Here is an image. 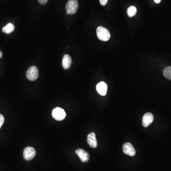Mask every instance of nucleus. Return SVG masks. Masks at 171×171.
<instances>
[{"label": "nucleus", "mask_w": 171, "mask_h": 171, "mask_svg": "<svg viewBox=\"0 0 171 171\" xmlns=\"http://www.w3.org/2000/svg\"><path fill=\"white\" fill-rule=\"evenodd\" d=\"M97 34L98 38L102 41H108L110 38V32L103 27L99 26L97 28Z\"/></svg>", "instance_id": "obj_1"}, {"label": "nucleus", "mask_w": 171, "mask_h": 171, "mask_svg": "<svg viewBox=\"0 0 171 171\" xmlns=\"http://www.w3.org/2000/svg\"><path fill=\"white\" fill-rule=\"evenodd\" d=\"M79 8L77 0H68L66 5V10L68 14H73L76 13Z\"/></svg>", "instance_id": "obj_2"}, {"label": "nucleus", "mask_w": 171, "mask_h": 171, "mask_svg": "<svg viewBox=\"0 0 171 171\" xmlns=\"http://www.w3.org/2000/svg\"><path fill=\"white\" fill-rule=\"evenodd\" d=\"M27 78L31 81H35L39 76V71L36 67L32 66L26 72Z\"/></svg>", "instance_id": "obj_3"}, {"label": "nucleus", "mask_w": 171, "mask_h": 171, "mask_svg": "<svg viewBox=\"0 0 171 171\" xmlns=\"http://www.w3.org/2000/svg\"><path fill=\"white\" fill-rule=\"evenodd\" d=\"M52 115L54 118L58 121H62L64 119L66 116V114L65 113L64 110L60 107L55 108L52 111Z\"/></svg>", "instance_id": "obj_4"}, {"label": "nucleus", "mask_w": 171, "mask_h": 171, "mask_svg": "<svg viewBox=\"0 0 171 171\" xmlns=\"http://www.w3.org/2000/svg\"><path fill=\"white\" fill-rule=\"evenodd\" d=\"M36 154L35 150L33 147H26L23 151V158L27 161H30L34 158Z\"/></svg>", "instance_id": "obj_5"}, {"label": "nucleus", "mask_w": 171, "mask_h": 171, "mask_svg": "<svg viewBox=\"0 0 171 171\" xmlns=\"http://www.w3.org/2000/svg\"><path fill=\"white\" fill-rule=\"evenodd\" d=\"M123 150L124 154L130 156H135L136 154V150L129 142H126L123 145Z\"/></svg>", "instance_id": "obj_6"}, {"label": "nucleus", "mask_w": 171, "mask_h": 171, "mask_svg": "<svg viewBox=\"0 0 171 171\" xmlns=\"http://www.w3.org/2000/svg\"><path fill=\"white\" fill-rule=\"evenodd\" d=\"M154 117L153 114L151 113H147L144 115L142 117V124L143 127L147 128L154 120Z\"/></svg>", "instance_id": "obj_7"}, {"label": "nucleus", "mask_w": 171, "mask_h": 171, "mask_svg": "<svg viewBox=\"0 0 171 171\" xmlns=\"http://www.w3.org/2000/svg\"><path fill=\"white\" fill-rule=\"evenodd\" d=\"M76 153L79 156L82 162L86 163V162H88L89 160V154L84 150L82 149H78L76 151Z\"/></svg>", "instance_id": "obj_8"}, {"label": "nucleus", "mask_w": 171, "mask_h": 171, "mask_svg": "<svg viewBox=\"0 0 171 171\" xmlns=\"http://www.w3.org/2000/svg\"><path fill=\"white\" fill-rule=\"evenodd\" d=\"M87 142L89 146L93 148H95L98 146V142L96 138V134L94 133H90L87 137Z\"/></svg>", "instance_id": "obj_9"}, {"label": "nucleus", "mask_w": 171, "mask_h": 171, "mask_svg": "<svg viewBox=\"0 0 171 171\" xmlns=\"http://www.w3.org/2000/svg\"><path fill=\"white\" fill-rule=\"evenodd\" d=\"M96 89H97L98 92L100 95L101 96H105L107 93V85L105 82L102 81L97 84Z\"/></svg>", "instance_id": "obj_10"}, {"label": "nucleus", "mask_w": 171, "mask_h": 171, "mask_svg": "<svg viewBox=\"0 0 171 171\" xmlns=\"http://www.w3.org/2000/svg\"><path fill=\"white\" fill-rule=\"evenodd\" d=\"M72 63V59L70 56L66 54L63 56L62 59V66L64 69L68 70L70 67Z\"/></svg>", "instance_id": "obj_11"}, {"label": "nucleus", "mask_w": 171, "mask_h": 171, "mask_svg": "<svg viewBox=\"0 0 171 171\" xmlns=\"http://www.w3.org/2000/svg\"><path fill=\"white\" fill-rule=\"evenodd\" d=\"M14 26L12 23H8L7 25H6L4 27L2 28V32L7 34H9L14 32Z\"/></svg>", "instance_id": "obj_12"}, {"label": "nucleus", "mask_w": 171, "mask_h": 171, "mask_svg": "<svg viewBox=\"0 0 171 171\" xmlns=\"http://www.w3.org/2000/svg\"><path fill=\"white\" fill-rule=\"evenodd\" d=\"M163 74L165 78L171 80V66L165 68L164 70Z\"/></svg>", "instance_id": "obj_13"}, {"label": "nucleus", "mask_w": 171, "mask_h": 171, "mask_svg": "<svg viewBox=\"0 0 171 171\" xmlns=\"http://www.w3.org/2000/svg\"><path fill=\"white\" fill-rule=\"evenodd\" d=\"M128 14L130 17L135 16L136 14L137 9L135 6H130L128 9Z\"/></svg>", "instance_id": "obj_14"}, {"label": "nucleus", "mask_w": 171, "mask_h": 171, "mask_svg": "<svg viewBox=\"0 0 171 171\" xmlns=\"http://www.w3.org/2000/svg\"><path fill=\"white\" fill-rule=\"evenodd\" d=\"M4 118L2 115L0 114V128L2 124H4Z\"/></svg>", "instance_id": "obj_15"}, {"label": "nucleus", "mask_w": 171, "mask_h": 171, "mask_svg": "<svg viewBox=\"0 0 171 171\" xmlns=\"http://www.w3.org/2000/svg\"><path fill=\"white\" fill-rule=\"evenodd\" d=\"M107 1L108 0H99L100 3L103 6L106 5L107 4Z\"/></svg>", "instance_id": "obj_16"}, {"label": "nucleus", "mask_w": 171, "mask_h": 171, "mask_svg": "<svg viewBox=\"0 0 171 171\" xmlns=\"http://www.w3.org/2000/svg\"><path fill=\"white\" fill-rule=\"evenodd\" d=\"M49 0H38V1L41 4H46L48 2Z\"/></svg>", "instance_id": "obj_17"}, {"label": "nucleus", "mask_w": 171, "mask_h": 171, "mask_svg": "<svg viewBox=\"0 0 171 171\" xmlns=\"http://www.w3.org/2000/svg\"><path fill=\"white\" fill-rule=\"evenodd\" d=\"M161 0H154V2H156V4H159L161 2Z\"/></svg>", "instance_id": "obj_18"}, {"label": "nucleus", "mask_w": 171, "mask_h": 171, "mask_svg": "<svg viewBox=\"0 0 171 171\" xmlns=\"http://www.w3.org/2000/svg\"><path fill=\"white\" fill-rule=\"evenodd\" d=\"M2 56V53L1 51H0V58H1Z\"/></svg>", "instance_id": "obj_19"}]
</instances>
